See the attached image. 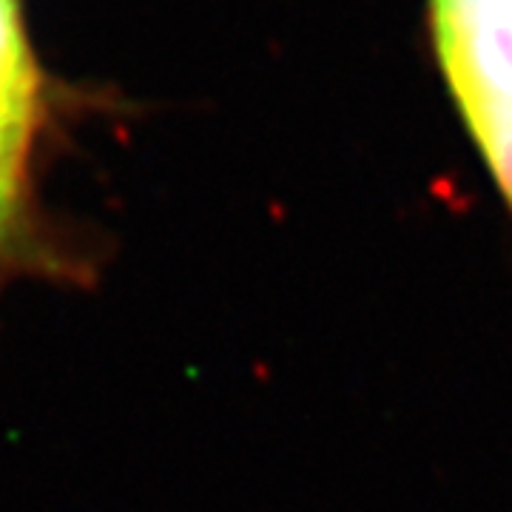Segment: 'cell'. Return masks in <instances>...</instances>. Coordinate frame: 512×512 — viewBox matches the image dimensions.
<instances>
[{
  "mask_svg": "<svg viewBox=\"0 0 512 512\" xmlns=\"http://www.w3.org/2000/svg\"><path fill=\"white\" fill-rule=\"evenodd\" d=\"M441 83L512 217V0H424Z\"/></svg>",
  "mask_w": 512,
  "mask_h": 512,
  "instance_id": "1",
  "label": "cell"
},
{
  "mask_svg": "<svg viewBox=\"0 0 512 512\" xmlns=\"http://www.w3.org/2000/svg\"><path fill=\"white\" fill-rule=\"evenodd\" d=\"M46 123L40 72L20 0H0V268L32 248V163Z\"/></svg>",
  "mask_w": 512,
  "mask_h": 512,
  "instance_id": "2",
  "label": "cell"
}]
</instances>
